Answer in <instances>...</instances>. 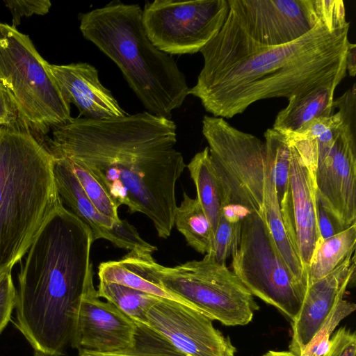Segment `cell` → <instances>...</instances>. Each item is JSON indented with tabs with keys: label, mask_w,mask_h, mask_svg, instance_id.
<instances>
[{
	"label": "cell",
	"mask_w": 356,
	"mask_h": 356,
	"mask_svg": "<svg viewBox=\"0 0 356 356\" xmlns=\"http://www.w3.org/2000/svg\"><path fill=\"white\" fill-rule=\"evenodd\" d=\"M318 17L331 30L341 29L350 23L346 19L344 3L342 0H313Z\"/></svg>",
	"instance_id": "obj_30"
},
{
	"label": "cell",
	"mask_w": 356,
	"mask_h": 356,
	"mask_svg": "<svg viewBox=\"0 0 356 356\" xmlns=\"http://www.w3.org/2000/svg\"><path fill=\"white\" fill-rule=\"evenodd\" d=\"M33 356H49L39 351L35 350Z\"/></svg>",
	"instance_id": "obj_38"
},
{
	"label": "cell",
	"mask_w": 356,
	"mask_h": 356,
	"mask_svg": "<svg viewBox=\"0 0 356 356\" xmlns=\"http://www.w3.org/2000/svg\"><path fill=\"white\" fill-rule=\"evenodd\" d=\"M174 121L147 111L107 120L82 117L53 127L44 144L88 170L117 204L141 213L168 238L177 207L176 185L186 165L176 148Z\"/></svg>",
	"instance_id": "obj_1"
},
{
	"label": "cell",
	"mask_w": 356,
	"mask_h": 356,
	"mask_svg": "<svg viewBox=\"0 0 356 356\" xmlns=\"http://www.w3.org/2000/svg\"><path fill=\"white\" fill-rule=\"evenodd\" d=\"M286 136L291 144V163L287 188L280 202V212L290 243L307 273L313 252L321 241L316 184L317 144L315 140L294 134Z\"/></svg>",
	"instance_id": "obj_11"
},
{
	"label": "cell",
	"mask_w": 356,
	"mask_h": 356,
	"mask_svg": "<svg viewBox=\"0 0 356 356\" xmlns=\"http://www.w3.org/2000/svg\"><path fill=\"white\" fill-rule=\"evenodd\" d=\"M54 158V177L60 201L90 229L93 243L98 239H105L117 248L129 251L151 247L127 220H121L120 222L115 223L101 214L84 192L70 162L64 157Z\"/></svg>",
	"instance_id": "obj_16"
},
{
	"label": "cell",
	"mask_w": 356,
	"mask_h": 356,
	"mask_svg": "<svg viewBox=\"0 0 356 356\" xmlns=\"http://www.w3.org/2000/svg\"><path fill=\"white\" fill-rule=\"evenodd\" d=\"M340 112L335 140L318 152L316 184L322 205L346 229L356 223V111Z\"/></svg>",
	"instance_id": "obj_12"
},
{
	"label": "cell",
	"mask_w": 356,
	"mask_h": 356,
	"mask_svg": "<svg viewBox=\"0 0 356 356\" xmlns=\"http://www.w3.org/2000/svg\"><path fill=\"white\" fill-rule=\"evenodd\" d=\"M99 298L112 303L136 323H144L147 309L159 298L116 283L99 281Z\"/></svg>",
	"instance_id": "obj_24"
},
{
	"label": "cell",
	"mask_w": 356,
	"mask_h": 356,
	"mask_svg": "<svg viewBox=\"0 0 356 356\" xmlns=\"http://www.w3.org/2000/svg\"><path fill=\"white\" fill-rule=\"evenodd\" d=\"M202 131L220 185L222 217L238 222L253 213L264 216L283 261L300 277L304 268L284 227L264 142L218 117L204 115Z\"/></svg>",
	"instance_id": "obj_6"
},
{
	"label": "cell",
	"mask_w": 356,
	"mask_h": 356,
	"mask_svg": "<svg viewBox=\"0 0 356 356\" xmlns=\"http://www.w3.org/2000/svg\"><path fill=\"white\" fill-rule=\"evenodd\" d=\"M243 222H233L221 216L214 232V241L211 252L217 261L226 264V260L236 252L239 245Z\"/></svg>",
	"instance_id": "obj_29"
},
{
	"label": "cell",
	"mask_w": 356,
	"mask_h": 356,
	"mask_svg": "<svg viewBox=\"0 0 356 356\" xmlns=\"http://www.w3.org/2000/svg\"><path fill=\"white\" fill-rule=\"evenodd\" d=\"M356 335L350 329L341 327L330 338V348L323 356H355Z\"/></svg>",
	"instance_id": "obj_33"
},
{
	"label": "cell",
	"mask_w": 356,
	"mask_h": 356,
	"mask_svg": "<svg viewBox=\"0 0 356 356\" xmlns=\"http://www.w3.org/2000/svg\"><path fill=\"white\" fill-rule=\"evenodd\" d=\"M54 161L27 128H0L1 274L12 270L49 217L63 206Z\"/></svg>",
	"instance_id": "obj_4"
},
{
	"label": "cell",
	"mask_w": 356,
	"mask_h": 356,
	"mask_svg": "<svg viewBox=\"0 0 356 356\" xmlns=\"http://www.w3.org/2000/svg\"><path fill=\"white\" fill-rule=\"evenodd\" d=\"M356 223L324 240L315 247L307 271V288L322 279L355 252Z\"/></svg>",
	"instance_id": "obj_21"
},
{
	"label": "cell",
	"mask_w": 356,
	"mask_h": 356,
	"mask_svg": "<svg viewBox=\"0 0 356 356\" xmlns=\"http://www.w3.org/2000/svg\"><path fill=\"white\" fill-rule=\"evenodd\" d=\"M153 252L136 249L119 261L127 268L183 298L196 309L227 326L245 325L259 306L253 296L226 264L211 252L201 260L173 267L156 261Z\"/></svg>",
	"instance_id": "obj_7"
},
{
	"label": "cell",
	"mask_w": 356,
	"mask_h": 356,
	"mask_svg": "<svg viewBox=\"0 0 356 356\" xmlns=\"http://www.w3.org/2000/svg\"><path fill=\"white\" fill-rule=\"evenodd\" d=\"M238 24L254 41L267 46L292 42L318 21L313 0H227Z\"/></svg>",
	"instance_id": "obj_13"
},
{
	"label": "cell",
	"mask_w": 356,
	"mask_h": 356,
	"mask_svg": "<svg viewBox=\"0 0 356 356\" xmlns=\"http://www.w3.org/2000/svg\"><path fill=\"white\" fill-rule=\"evenodd\" d=\"M16 300L17 291L13 282L11 270L5 271L0 275V334L10 321Z\"/></svg>",
	"instance_id": "obj_32"
},
{
	"label": "cell",
	"mask_w": 356,
	"mask_h": 356,
	"mask_svg": "<svg viewBox=\"0 0 356 356\" xmlns=\"http://www.w3.org/2000/svg\"><path fill=\"white\" fill-rule=\"evenodd\" d=\"M337 86L325 85L306 94L290 97L288 105L277 115L273 129L281 133H293L314 119L331 116Z\"/></svg>",
	"instance_id": "obj_19"
},
{
	"label": "cell",
	"mask_w": 356,
	"mask_h": 356,
	"mask_svg": "<svg viewBox=\"0 0 356 356\" xmlns=\"http://www.w3.org/2000/svg\"><path fill=\"white\" fill-rule=\"evenodd\" d=\"M69 161L84 192L97 211L112 219L115 223L120 222L121 219L118 215L119 207L99 181L84 168Z\"/></svg>",
	"instance_id": "obj_28"
},
{
	"label": "cell",
	"mask_w": 356,
	"mask_h": 356,
	"mask_svg": "<svg viewBox=\"0 0 356 356\" xmlns=\"http://www.w3.org/2000/svg\"><path fill=\"white\" fill-rule=\"evenodd\" d=\"M92 273L77 310L71 347L78 351L115 353L134 346L136 322L108 301L100 300Z\"/></svg>",
	"instance_id": "obj_15"
},
{
	"label": "cell",
	"mask_w": 356,
	"mask_h": 356,
	"mask_svg": "<svg viewBox=\"0 0 356 356\" xmlns=\"http://www.w3.org/2000/svg\"><path fill=\"white\" fill-rule=\"evenodd\" d=\"M0 275H1V273H0Z\"/></svg>",
	"instance_id": "obj_39"
},
{
	"label": "cell",
	"mask_w": 356,
	"mask_h": 356,
	"mask_svg": "<svg viewBox=\"0 0 356 356\" xmlns=\"http://www.w3.org/2000/svg\"><path fill=\"white\" fill-rule=\"evenodd\" d=\"M90 229L64 206L37 234L18 275L13 324L34 350L65 354L90 276Z\"/></svg>",
	"instance_id": "obj_3"
},
{
	"label": "cell",
	"mask_w": 356,
	"mask_h": 356,
	"mask_svg": "<svg viewBox=\"0 0 356 356\" xmlns=\"http://www.w3.org/2000/svg\"><path fill=\"white\" fill-rule=\"evenodd\" d=\"M349 28L331 30L319 19L299 39L267 46L252 39L229 9L220 31L200 50L204 65L188 95L213 117L232 118L259 100L337 86L346 76Z\"/></svg>",
	"instance_id": "obj_2"
},
{
	"label": "cell",
	"mask_w": 356,
	"mask_h": 356,
	"mask_svg": "<svg viewBox=\"0 0 356 356\" xmlns=\"http://www.w3.org/2000/svg\"><path fill=\"white\" fill-rule=\"evenodd\" d=\"M200 311L158 298L147 310L144 323L188 356H235L236 348Z\"/></svg>",
	"instance_id": "obj_14"
},
{
	"label": "cell",
	"mask_w": 356,
	"mask_h": 356,
	"mask_svg": "<svg viewBox=\"0 0 356 356\" xmlns=\"http://www.w3.org/2000/svg\"><path fill=\"white\" fill-rule=\"evenodd\" d=\"M263 356H297V355L290 350H288V351L269 350L266 354H264Z\"/></svg>",
	"instance_id": "obj_37"
},
{
	"label": "cell",
	"mask_w": 356,
	"mask_h": 356,
	"mask_svg": "<svg viewBox=\"0 0 356 356\" xmlns=\"http://www.w3.org/2000/svg\"><path fill=\"white\" fill-rule=\"evenodd\" d=\"M13 127L27 128L21 121L12 97L0 83V128Z\"/></svg>",
	"instance_id": "obj_34"
},
{
	"label": "cell",
	"mask_w": 356,
	"mask_h": 356,
	"mask_svg": "<svg viewBox=\"0 0 356 356\" xmlns=\"http://www.w3.org/2000/svg\"><path fill=\"white\" fill-rule=\"evenodd\" d=\"M50 70L64 98L85 118L107 120L127 115L99 81L98 70L88 63L51 65Z\"/></svg>",
	"instance_id": "obj_18"
},
{
	"label": "cell",
	"mask_w": 356,
	"mask_h": 356,
	"mask_svg": "<svg viewBox=\"0 0 356 356\" xmlns=\"http://www.w3.org/2000/svg\"><path fill=\"white\" fill-rule=\"evenodd\" d=\"M355 252L325 277L309 285L300 309L291 321L289 350L300 356L318 331L337 300L355 278Z\"/></svg>",
	"instance_id": "obj_17"
},
{
	"label": "cell",
	"mask_w": 356,
	"mask_h": 356,
	"mask_svg": "<svg viewBox=\"0 0 356 356\" xmlns=\"http://www.w3.org/2000/svg\"><path fill=\"white\" fill-rule=\"evenodd\" d=\"M138 4L111 2L79 16L83 36L120 68L147 112L170 119L188 95L177 63L153 45Z\"/></svg>",
	"instance_id": "obj_5"
},
{
	"label": "cell",
	"mask_w": 356,
	"mask_h": 356,
	"mask_svg": "<svg viewBox=\"0 0 356 356\" xmlns=\"http://www.w3.org/2000/svg\"><path fill=\"white\" fill-rule=\"evenodd\" d=\"M266 155L270 163L279 203L282 201L288 185L291 144L284 133L273 128L264 133Z\"/></svg>",
	"instance_id": "obj_26"
},
{
	"label": "cell",
	"mask_w": 356,
	"mask_h": 356,
	"mask_svg": "<svg viewBox=\"0 0 356 356\" xmlns=\"http://www.w3.org/2000/svg\"><path fill=\"white\" fill-rule=\"evenodd\" d=\"M229 12L227 0L146 2L142 21L146 34L168 55L195 54L215 38Z\"/></svg>",
	"instance_id": "obj_10"
},
{
	"label": "cell",
	"mask_w": 356,
	"mask_h": 356,
	"mask_svg": "<svg viewBox=\"0 0 356 356\" xmlns=\"http://www.w3.org/2000/svg\"><path fill=\"white\" fill-rule=\"evenodd\" d=\"M174 227L195 250L204 255L211 252L214 241L211 224L197 199L191 197L186 192L180 205H177Z\"/></svg>",
	"instance_id": "obj_22"
},
{
	"label": "cell",
	"mask_w": 356,
	"mask_h": 356,
	"mask_svg": "<svg viewBox=\"0 0 356 356\" xmlns=\"http://www.w3.org/2000/svg\"><path fill=\"white\" fill-rule=\"evenodd\" d=\"M232 258V271L252 296L291 321L296 318L306 288L283 261L264 216L253 213L243 219L239 245Z\"/></svg>",
	"instance_id": "obj_9"
},
{
	"label": "cell",
	"mask_w": 356,
	"mask_h": 356,
	"mask_svg": "<svg viewBox=\"0 0 356 356\" xmlns=\"http://www.w3.org/2000/svg\"><path fill=\"white\" fill-rule=\"evenodd\" d=\"M6 6L12 14V26L17 29L22 17L47 14L51 6L49 0H6Z\"/></svg>",
	"instance_id": "obj_31"
},
{
	"label": "cell",
	"mask_w": 356,
	"mask_h": 356,
	"mask_svg": "<svg viewBox=\"0 0 356 356\" xmlns=\"http://www.w3.org/2000/svg\"><path fill=\"white\" fill-rule=\"evenodd\" d=\"M0 83L6 88L22 123L45 134L72 118L50 70V64L29 36L0 22Z\"/></svg>",
	"instance_id": "obj_8"
},
{
	"label": "cell",
	"mask_w": 356,
	"mask_h": 356,
	"mask_svg": "<svg viewBox=\"0 0 356 356\" xmlns=\"http://www.w3.org/2000/svg\"><path fill=\"white\" fill-rule=\"evenodd\" d=\"M134 346L115 353H96L81 350L79 356H188L175 348L167 339L142 323H136Z\"/></svg>",
	"instance_id": "obj_25"
},
{
	"label": "cell",
	"mask_w": 356,
	"mask_h": 356,
	"mask_svg": "<svg viewBox=\"0 0 356 356\" xmlns=\"http://www.w3.org/2000/svg\"><path fill=\"white\" fill-rule=\"evenodd\" d=\"M317 219L321 240L328 238L345 229L322 205L317 197Z\"/></svg>",
	"instance_id": "obj_35"
},
{
	"label": "cell",
	"mask_w": 356,
	"mask_h": 356,
	"mask_svg": "<svg viewBox=\"0 0 356 356\" xmlns=\"http://www.w3.org/2000/svg\"><path fill=\"white\" fill-rule=\"evenodd\" d=\"M356 309L355 303L340 297L325 321L300 356H323L330 348V336L340 322Z\"/></svg>",
	"instance_id": "obj_27"
},
{
	"label": "cell",
	"mask_w": 356,
	"mask_h": 356,
	"mask_svg": "<svg viewBox=\"0 0 356 356\" xmlns=\"http://www.w3.org/2000/svg\"><path fill=\"white\" fill-rule=\"evenodd\" d=\"M98 269L99 281L119 284L159 298L175 301L195 309L183 298L129 269L119 260L102 262L99 264Z\"/></svg>",
	"instance_id": "obj_23"
},
{
	"label": "cell",
	"mask_w": 356,
	"mask_h": 356,
	"mask_svg": "<svg viewBox=\"0 0 356 356\" xmlns=\"http://www.w3.org/2000/svg\"><path fill=\"white\" fill-rule=\"evenodd\" d=\"M356 44L350 43L348 45L346 55V70L350 76L354 77L356 73Z\"/></svg>",
	"instance_id": "obj_36"
},
{
	"label": "cell",
	"mask_w": 356,
	"mask_h": 356,
	"mask_svg": "<svg viewBox=\"0 0 356 356\" xmlns=\"http://www.w3.org/2000/svg\"><path fill=\"white\" fill-rule=\"evenodd\" d=\"M186 168L196 188V198L215 232L222 216V194L209 147L195 154Z\"/></svg>",
	"instance_id": "obj_20"
}]
</instances>
